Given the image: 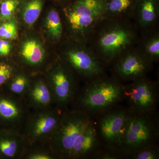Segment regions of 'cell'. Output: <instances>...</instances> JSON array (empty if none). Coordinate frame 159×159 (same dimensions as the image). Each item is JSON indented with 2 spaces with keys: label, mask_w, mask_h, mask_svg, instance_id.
Masks as SVG:
<instances>
[{
  "label": "cell",
  "mask_w": 159,
  "mask_h": 159,
  "mask_svg": "<svg viewBox=\"0 0 159 159\" xmlns=\"http://www.w3.org/2000/svg\"><path fill=\"white\" fill-rule=\"evenodd\" d=\"M106 0H76L63 9L72 37L86 43L97 24L105 17Z\"/></svg>",
  "instance_id": "4"
},
{
  "label": "cell",
  "mask_w": 159,
  "mask_h": 159,
  "mask_svg": "<svg viewBox=\"0 0 159 159\" xmlns=\"http://www.w3.org/2000/svg\"><path fill=\"white\" fill-rule=\"evenodd\" d=\"M20 4L19 0L0 1L1 18L3 20H9L11 18Z\"/></svg>",
  "instance_id": "24"
},
{
  "label": "cell",
  "mask_w": 159,
  "mask_h": 159,
  "mask_svg": "<svg viewBox=\"0 0 159 159\" xmlns=\"http://www.w3.org/2000/svg\"><path fill=\"white\" fill-rule=\"evenodd\" d=\"M103 113L104 114L100 118L98 127L97 125L99 140L103 141L107 149L121 154L120 148L130 111L111 108Z\"/></svg>",
  "instance_id": "9"
},
{
  "label": "cell",
  "mask_w": 159,
  "mask_h": 159,
  "mask_svg": "<svg viewBox=\"0 0 159 159\" xmlns=\"http://www.w3.org/2000/svg\"><path fill=\"white\" fill-rule=\"evenodd\" d=\"M18 31L16 23L13 20L4 23L0 27V38L3 39H17Z\"/></svg>",
  "instance_id": "25"
},
{
  "label": "cell",
  "mask_w": 159,
  "mask_h": 159,
  "mask_svg": "<svg viewBox=\"0 0 159 159\" xmlns=\"http://www.w3.org/2000/svg\"><path fill=\"white\" fill-rule=\"evenodd\" d=\"M159 27L139 35L136 47L153 63L159 60Z\"/></svg>",
  "instance_id": "16"
},
{
  "label": "cell",
  "mask_w": 159,
  "mask_h": 159,
  "mask_svg": "<svg viewBox=\"0 0 159 159\" xmlns=\"http://www.w3.org/2000/svg\"><path fill=\"white\" fill-rule=\"evenodd\" d=\"M152 115L135 113L130 111L120 152L129 156L142 147L155 144L158 130Z\"/></svg>",
  "instance_id": "5"
},
{
  "label": "cell",
  "mask_w": 159,
  "mask_h": 159,
  "mask_svg": "<svg viewBox=\"0 0 159 159\" xmlns=\"http://www.w3.org/2000/svg\"><path fill=\"white\" fill-rule=\"evenodd\" d=\"M20 54L25 63L31 66H40L44 60V49L41 44L35 40L26 41L23 44Z\"/></svg>",
  "instance_id": "17"
},
{
  "label": "cell",
  "mask_w": 159,
  "mask_h": 159,
  "mask_svg": "<svg viewBox=\"0 0 159 159\" xmlns=\"http://www.w3.org/2000/svg\"><path fill=\"white\" fill-rule=\"evenodd\" d=\"M123 87L115 76L104 75L88 81L78 97L77 108L90 115L108 110L123 98Z\"/></svg>",
  "instance_id": "3"
},
{
  "label": "cell",
  "mask_w": 159,
  "mask_h": 159,
  "mask_svg": "<svg viewBox=\"0 0 159 159\" xmlns=\"http://www.w3.org/2000/svg\"><path fill=\"white\" fill-rule=\"evenodd\" d=\"M0 17H1V15H0Z\"/></svg>",
  "instance_id": "29"
},
{
  "label": "cell",
  "mask_w": 159,
  "mask_h": 159,
  "mask_svg": "<svg viewBox=\"0 0 159 159\" xmlns=\"http://www.w3.org/2000/svg\"><path fill=\"white\" fill-rule=\"evenodd\" d=\"M136 1L137 0H106L105 17L132 19Z\"/></svg>",
  "instance_id": "18"
},
{
  "label": "cell",
  "mask_w": 159,
  "mask_h": 159,
  "mask_svg": "<svg viewBox=\"0 0 159 159\" xmlns=\"http://www.w3.org/2000/svg\"><path fill=\"white\" fill-rule=\"evenodd\" d=\"M28 145L21 131L0 129V159L22 158Z\"/></svg>",
  "instance_id": "15"
},
{
  "label": "cell",
  "mask_w": 159,
  "mask_h": 159,
  "mask_svg": "<svg viewBox=\"0 0 159 159\" xmlns=\"http://www.w3.org/2000/svg\"><path fill=\"white\" fill-rule=\"evenodd\" d=\"M23 99L29 109L33 111L43 110L56 107L53 94L45 80H31Z\"/></svg>",
  "instance_id": "14"
},
{
  "label": "cell",
  "mask_w": 159,
  "mask_h": 159,
  "mask_svg": "<svg viewBox=\"0 0 159 159\" xmlns=\"http://www.w3.org/2000/svg\"><path fill=\"white\" fill-rule=\"evenodd\" d=\"M63 52L64 61L74 72L88 81L105 75V66L86 43L74 39Z\"/></svg>",
  "instance_id": "6"
},
{
  "label": "cell",
  "mask_w": 159,
  "mask_h": 159,
  "mask_svg": "<svg viewBox=\"0 0 159 159\" xmlns=\"http://www.w3.org/2000/svg\"><path fill=\"white\" fill-rule=\"evenodd\" d=\"M129 156L134 159H157L159 157V151L157 146L152 144L140 148Z\"/></svg>",
  "instance_id": "23"
},
{
  "label": "cell",
  "mask_w": 159,
  "mask_h": 159,
  "mask_svg": "<svg viewBox=\"0 0 159 159\" xmlns=\"http://www.w3.org/2000/svg\"><path fill=\"white\" fill-rule=\"evenodd\" d=\"M13 66L8 63L0 62V88L3 86L14 75Z\"/></svg>",
  "instance_id": "26"
},
{
  "label": "cell",
  "mask_w": 159,
  "mask_h": 159,
  "mask_svg": "<svg viewBox=\"0 0 159 159\" xmlns=\"http://www.w3.org/2000/svg\"><path fill=\"white\" fill-rule=\"evenodd\" d=\"M24 99L0 88V129L21 131L29 113Z\"/></svg>",
  "instance_id": "12"
},
{
  "label": "cell",
  "mask_w": 159,
  "mask_h": 159,
  "mask_svg": "<svg viewBox=\"0 0 159 159\" xmlns=\"http://www.w3.org/2000/svg\"><path fill=\"white\" fill-rule=\"evenodd\" d=\"M31 81L27 74L20 72L13 75L2 88L10 93L23 99Z\"/></svg>",
  "instance_id": "19"
},
{
  "label": "cell",
  "mask_w": 159,
  "mask_h": 159,
  "mask_svg": "<svg viewBox=\"0 0 159 159\" xmlns=\"http://www.w3.org/2000/svg\"><path fill=\"white\" fill-rule=\"evenodd\" d=\"M49 144L57 159L94 157L100 150L97 124L78 108L64 110Z\"/></svg>",
  "instance_id": "1"
},
{
  "label": "cell",
  "mask_w": 159,
  "mask_h": 159,
  "mask_svg": "<svg viewBox=\"0 0 159 159\" xmlns=\"http://www.w3.org/2000/svg\"><path fill=\"white\" fill-rule=\"evenodd\" d=\"M0 1H1V0H0Z\"/></svg>",
  "instance_id": "30"
},
{
  "label": "cell",
  "mask_w": 159,
  "mask_h": 159,
  "mask_svg": "<svg viewBox=\"0 0 159 159\" xmlns=\"http://www.w3.org/2000/svg\"><path fill=\"white\" fill-rule=\"evenodd\" d=\"M132 19L139 34L159 27V0H137Z\"/></svg>",
  "instance_id": "13"
},
{
  "label": "cell",
  "mask_w": 159,
  "mask_h": 159,
  "mask_svg": "<svg viewBox=\"0 0 159 159\" xmlns=\"http://www.w3.org/2000/svg\"><path fill=\"white\" fill-rule=\"evenodd\" d=\"M63 110L54 107L29 113L21 130L28 144L49 142Z\"/></svg>",
  "instance_id": "7"
},
{
  "label": "cell",
  "mask_w": 159,
  "mask_h": 159,
  "mask_svg": "<svg viewBox=\"0 0 159 159\" xmlns=\"http://www.w3.org/2000/svg\"><path fill=\"white\" fill-rule=\"evenodd\" d=\"M46 27L51 37L59 40L63 33V25L59 12L54 9H51L46 19Z\"/></svg>",
  "instance_id": "22"
},
{
  "label": "cell",
  "mask_w": 159,
  "mask_h": 159,
  "mask_svg": "<svg viewBox=\"0 0 159 159\" xmlns=\"http://www.w3.org/2000/svg\"><path fill=\"white\" fill-rule=\"evenodd\" d=\"M123 98L132 112L152 115L157 104L156 84L147 76L132 81L123 87Z\"/></svg>",
  "instance_id": "8"
},
{
  "label": "cell",
  "mask_w": 159,
  "mask_h": 159,
  "mask_svg": "<svg viewBox=\"0 0 159 159\" xmlns=\"http://www.w3.org/2000/svg\"><path fill=\"white\" fill-rule=\"evenodd\" d=\"M139 35L132 19L105 17L97 24L86 43L106 66L135 47Z\"/></svg>",
  "instance_id": "2"
},
{
  "label": "cell",
  "mask_w": 159,
  "mask_h": 159,
  "mask_svg": "<svg viewBox=\"0 0 159 159\" xmlns=\"http://www.w3.org/2000/svg\"><path fill=\"white\" fill-rule=\"evenodd\" d=\"M22 158L55 159L57 157L51 149L49 142H43L29 144Z\"/></svg>",
  "instance_id": "20"
},
{
  "label": "cell",
  "mask_w": 159,
  "mask_h": 159,
  "mask_svg": "<svg viewBox=\"0 0 159 159\" xmlns=\"http://www.w3.org/2000/svg\"><path fill=\"white\" fill-rule=\"evenodd\" d=\"M74 71L64 61L57 63L51 69L47 80L54 97L55 106L65 110L73 101L76 93Z\"/></svg>",
  "instance_id": "10"
},
{
  "label": "cell",
  "mask_w": 159,
  "mask_h": 159,
  "mask_svg": "<svg viewBox=\"0 0 159 159\" xmlns=\"http://www.w3.org/2000/svg\"><path fill=\"white\" fill-rule=\"evenodd\" d=\"M11 46L10 43L5 39H0V56H7L11 51Z\"/></svg>",
  "instance_id": "27"
},
{
  "label": "cell",
  "mask_w": 159,
  "mask_h": 159,
  "mask_svg": "<svg viewBox=\"0 0 159 159\" xmlns=\"http://www.w3.org/2000/svg\"><path fill=\"white\" fill-rule=\"evenodd\" d=\"M44 0H26L23 4V18L28 25H33L42 10Z\"/></svg>",
  "instance_id": "21"
},
{
  "label": "cell",
  "mask_w": 159,
  "mask_h": 159,
  "mask_svg": "<svg viewBox=\"0 0 159 159\" xmlns=\"http://www.w3.org/2000/svg\"><path fill=\"white\" fill-rule=\"evenodd\" d=\"M60 1H66V0H60Z\"/></svg>",
  "instance_id": "28"
},
{
  "label": "cell",
  "mask_w": 159,
  "mask_h": 159,
  "mask_svg": "<svg viewBox=\"0 0 159 159\" xmlns=\"http://www.w3.org/2000/svg\"><path fill=\"white\" fill-rule=\"evenodd\" d=\"M153 64L135 46L122 54L112 65L114 76L119 80L133 81L147 76Z\"/></svg>",
  "instance_id": "11"
}]
</instances>
